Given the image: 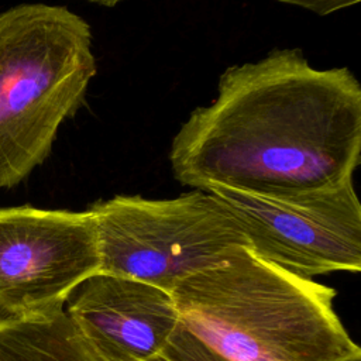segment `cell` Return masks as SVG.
Returning <instances> with one entry per match:
<instances>
[{
    "label": "cell",
    "instance_id": "cell-7",
    "mask_svg": "<svg viewBox=\"0 0 361 361\" xmlns=\"http://www.w3.org/2000/svg\"><path fill=\"white\" fill-rule=\"evenodd\" d=\"M65 305L96 361H142L157 353L180 323L169 292L100 271L85 279Z\"/></svg>",
    "mask_w": 361,
    "mask_h": 361
},
{
    "label": "cell",
    "instance_id": "cell-8",
    "mask_svg": "<svg viewBox=\"0 0 361 361\" xmlns=\"http://www.w3.org/2000/svg\"><path fill=\"white\" fill-rule=\"evenodd\" d=\"M0 361H96L65 309L0 317Z\"/></svg>",
    "mask_w": 361,
    "mask_h": 361
},
{
    "label": "cell",
    "instance_id": "cell-10",
    "mask_svg": "<svg viewBox=\"0 0 361 361\" xmlns=\"http://www.w3.org/2000/svg\"><path fill=\"white\" fill-rule=\"evenodd\" d=\"M283 4L306 8L317 16H329L338 10L357 6L360 0H276Z\"/></svg>",
    "mask_w": 361,
    "mask_h": 361
},
{
    "label": "cell",
    "instance_id": "cell-1",
    "mask_svg": "<svg viewBox=\"0 0 361 361\" xmlns=\"http://www.w3.org/2000/svg\"><path fill=\"white\" fill-rule=\"evenodd\" d=\"M361 162V86L348 68L316 69L299 48L228 66L169 148L192 189L289 196L337 188Z\"/></svg>",
    "mask_w": 361,
    "mask_h": 361
},
{
    "label": "cell",
    "instance_id": "cell-9",
    "mask_svg": "<svg viewBox=\"0 0 361 361\" xmlns=\"http://www.w3.org/2000/svg\"><path fill=\"white\" fill-rule=\"evenodd\" d=\"M142 361H228L180 322L166 343Z\"/></svg>",
    "mask_w": 361,
    "mask_h": 361
},
{
    "label": "cell",
    "instance_id": "cell-6",
    "mask_svg": "<svg viewBox=\"0 0 361 361\" xmlns=\"http://www.w3.org/2000/svg\"><path fill=\"white\" fill-rule=\"evenodd\" d=\"M99 271L97 227L89 209L0 207V317L61 310Z\"/></svg>",
    "mask_w": 361,
    "mask_h": 361
},
{
    "label": "cell",
    "instance_id": "cell-12",
    "mask_svg": "<svg viewBox=\"0 0 361 361\" xmlns=\"http://www.w3.org/2000/svg\"><path fill=\"white\" fill-rule=\"evenodd\" d=\"M358 361H361V360H358Z\"/></svg>",
    "mask_w": 361,
    "mask_h": 361
},
{
    "label": "cell",
    "instance_id": "cell-2",
    "mask_svg": "<svg viewBox=\"0 0 361 361\" xmlns=\"http://www.w3.org/2000/svg\"><path fill=\"white\" fill-rule=\"evenodd\" d=\"M180 322L228 361H358L333 309L336 290L268 262L250 247L171 292Z\"/></svg>",
    "mask_w": 361,
    "mask_h": 361
},
{
    "label": "cell",
    "instance_id": "cell-5",
    "mask_svg": "<svg viewBox=\"0 0 361 361\" xmlns=\"http://www.w3.org/2000/svg\"><path fill=\"white\" fill-rule=\"evenodd\" d=\"M207 192L231 213L259 258L312 279L361 269V206L353 180L289 196Z\"/></svg>",
    "mask_w": 361,
    "mask_h": 361
},
{
    "label": "cell",
    "instance_id": "cell-3",
    "mask_svg": "<svg viewBox=\"0 0 361 361\" xmlns=\"http://www.w3.org/2000/svg\"><path fill=\"white\" fill-rule=\"evenodd\" d=\"M94 73L92 31L80 16L42 3L0 14V189L47 159Z\"/></svg>",
    "mask_w": 361,
    "mask_h": 361
},
{
    "label": "cell",
    "instance_id": "cell-11",
    "mask_svg": "<svg viewBox=\"0 0 361 361\" xmlns=\"http://www.w3.org/2000/svg\"><path fill=\"white\" fill-rule=\"evenodd\" d=\"M87 1H92V3H96L100 6H106V7H114L123 0H87Z\"/></svg>",
    "mask_w": 361,
    "mask_h": 361
},
{
    "label": "cell",
    "instance_id": "cell-4",
    "mask_svg": "<svg viewBox=\"0 0 361 361\" xmlns=\"http://www.w3.org/2000/svg\"><path fill=\"white\" fill-rule=\"evenodd\" d=\"M89 210L97 227L100 272L169 293L190 275L248 247L231 213L197 189L169 199L117 195L97 200Z\"/></svg>",
    "mask_w": 361,
    "mask_h": 361
}]
</instances>
